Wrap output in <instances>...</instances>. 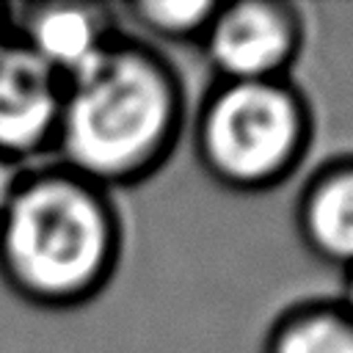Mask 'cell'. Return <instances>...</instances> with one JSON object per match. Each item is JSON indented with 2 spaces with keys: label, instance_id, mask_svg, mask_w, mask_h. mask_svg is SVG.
<instances>
[{
  "label": "cell",
  "instance_id": "6",
  "mask_svg": "<svg viewBox=\"0 0 353 353\" xmlns=\"http://www.w3.org/2000/svg\"><path fill=\"white\" fill-rule=\"evenodd\" d=\"M121 30L116 6L105 3H19L8 6V33L41 58L61 80L83 69Z\"/></svg>",
  "mask_w": 353,
  "mask_h": 353
},
{
  "label": "cell",
  "instance_id": "7",
  "mask_svg": "<svg viewBox=\"0 0 353 353\" xmlns=\"http://www.w3.org/2000/svg\"><path fill=\"white\" fill-rule=\"evenodd\" d=\"M292 221L309 256L339 273L353 270V152L309 171L295 193Z\"/></svg>",
  "mask_w": 353,
  "mask_h": 353
},
{
  "label": "cell",
  "instance_id": "9",
  "mask_svg": "<svg viewBox=\"0 0 353 353\" xmlns=\"http://www.w3.org/2000/svg\"><path fill=\"white\" fill-rule=\"evenodd\" d=\"M218 3L212 0H135L116 6L119 22H130L138 39L163 50V44L201 41Z\"/></svg>",
  "mask_w": 353,
  "mask_h": 353
},
{
  "label": "cell",
  "instance_id": "4",
  "mask_svg": "<svg viewBox=\"0 0 353 353\" xmlns=\"http://www.w3.org/2000/svg\"><path fill=\"white\" fill-rule=\"evenodd\" d=\"M199 47L212 80H284L306 47V17L290 0L218 3Z\"/></svg>",
  "mask_w": 353,
  "mask_h": 353
},
{
  "label": "cell",
  "instance_id": "1",
  "mask_svg": "<svg viewBox=\"0 0 353 353\" xmlns=\"http://www.w3.org/2000/svg\"><path fill=\"white\" fill-rule=\"evenodd\" d=\"M188 132L185 80L165 50L119 30L61 80L55 163L108 188L157 176Z\"/></svg>",
  "mask_w": 353,
  "mask_h": 353
},
{
  "label": "cell",
  "instance_id": "11",
  "mask_svg": "<svg viewBox=\"0 0 353 353\" xmlns=\"http://www.w3.org/2000/svg\"><path fill=\"white\" fill-rule=\"evenodd\" d=\"M336 298H339V301H342V306L353 314V270L342 273V292H339Z\"/></svg>",
  "mask_w": 353,
  "mask_h": 353
},
{
  "label": "cell",
  "instance_id": "12",
  "mask_svg": "<svg viewBox=\"0 0 353 353\" xmlns=\"http://www.w3.org/2000/svg\"><path fill=\"white\" fill-rule=\"evenodd\" d=\"M6 33H8V6L0 3V36H6Z\"/></svg>",
  "mask_w": 353,
  "mask_h": 353
},
{
  "label": "cell",
  "instance_id": "10",
  "mask_svg": "<svg viewBox=\"0 0 353 353\" xmlns=\"http://www.w3.org/2000/svg\"><path fill=\"white\" fill-rule=\"evenodd\" d=\"M25 168H28V165H22V163H17V160L0 154V215L6 212L8 201L14 199V193H17L19 182H22Z\"/></svg>",
  "mask_w": 353,
  "mask_h": 353
},
{
  "label": "cell",
  "instance_id": "3",
  "mask_svg": "<svg viewBox=\"0 0 353 353\" xmlns=\"http://www.w3.org/2000/svg\"><path fill=\"white\" fill-rule=\"evenodd\" d=\"M199 168L223 190L268 193L295 176L314 141V110L292 80H212L188 116Z\"/></svg>",
  "mask_w": 353,
  "mask_h": 353
},
{
  "label": "cell",
  "instance_id": "5",
  "mask_svg": "<svg viewBox=\"0 0 353 353\" xmlns=\"http://www.w3.org/2000/svg\"><path fill=\"white\" fill-rule=\"evenodd\" d=\"M61 77L17 36H0V154L28 165L52 152Z\"/></svg>",
  "mask_w": 353,
  "mask_h": 353
},
{
  "label": "cell",
  "instance_id": "2",
  "mask_svg": "<svg viewBox=\"0 0 353 353\" xmlns=\"http://www.w3.org/2000/svg\"><path fill=\"white\" fill-rule=\"evenodd\" d=\"M124 256L116 193L47 163L25 168L0 215V279L25 303L69 312L99 298Z\"/></svg>",
  "mask_w": 353,
  "mask_h": 353
},
{
  "label": "cell",
  "instance_id": "8",
  "mask_svg": "<svg viewBox=\"0 0 353 353\" xmlns=\"http://www.w3.org/2000/svg\"><path fill=\"white\" fill-rule=\"evenodd\" d=\"M259 353H353V314L339 298H303L265 328Z\"/></svg>",
  "mask_w": 353,
  "mask_h": 353
}]
</instances>
